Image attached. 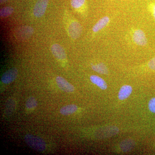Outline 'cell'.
I'll return each mask as SVG.
<instances>
[{"mask_svg": "<svg viewBox=\"0 0 155 155\" xmlns=\"http://www.w3.org/2000/svg\"><path fill=\"white\" fill-rule=\"evenodd\" d=\"M85 0H72L71 2V5L75 9L81 8L85 3Z\"/></svg>", "mask_w": 155, "mask_h": 155, "instance_id": "18", "label": "cell"}, {"mask_svg": "<svg viewBox=\"0 0 155 155\" xmlns=\"http://www.w3.org/2000/svg\"><path fill=\"white\" fill-rule=\"evenodd\" d=\"M111 19L108 16H105L100 19L96 22L92 28V31L94 33H97L106 28L110 22Z\"/></svg>", "mask_w": 155, "mask_h": 155, "instance_id": "9", "label": "cell"}, {"mask_svg": "<svg viewBox=\"0 0 155 155\" xmlns=\"http://www.w3.org/2000/svg\"><path fill=\"white\" fill-rule=\"evenodd\" d=\"M49 0H38L34 8L33 13L37 17H41L44 14L47 8Z\"/></svg>", "mask_w": 155, "mask_h": 155, "instance_id": "5", "label": "cell"}, {"mask_svg": "<svg viewBox=\"0 0 155 155\" xmlns=\"http://www.w3.org/2000/svg\"><path fill=\"white\" fill-rule=\"evenodd\" d=\"M14 12V9L11 7H6L1 9L0 15L2 17H8Z\"/></svg>", "mask_w": 155, "mask_h": 155, "instance_id": "17", "label": "cell"}, {"mask_svg": "<svg viewBox=\"0 0 155 155\" xmlns=\"http://www.w3.org/2000/svg\"><path fill=\"white\" fill-rule=\"evenodd\" d=\"M8 1V0H0V1H1V3L5 2H6V1Z\"/></svg>", "mask_w": 155, "mask_h": 155, "instance_id": "22", "label": "cell"}, {"mask_svg": "<svg viewBox=\"0 0 155 155\" xmlns=\"http://www.w3.org/2000/svg\"><path fill=\"white\" fill-rule=\"evenodd\" d=\"M52 53L57 59L59 60H63L66 59V54L64 49L60 45L55 44L52 46Z\"/></svg>", "mask_w": 155, "mask_h": 155, "instance_id": "10", "label": "cell"}, {"mask_svg": "<svg viewBox=\"0 0 155 155\" xmlns=\"http://www.w3.org/2000/svg\"><path fill=\"white\" fill-rule=\"evenodd\" d=\"M78 110L77 106L74 104L68 105L63 107L61 110L60 113L64 116H68L75 113Z\"/></svg>", "mask_w": 155, "mask_h": 155, "instance_id": "14", "label": "cell"}, {"mask_svg": "<svg viewBox=\"0 0 155 155\" xmlns=\"http://www.w3.org/2000/svg\"><path fill=\"white\" fill-rule=\"evenodd\" d=\"M148 107L150 110L155 114V98H153L150 100L148 104Z\"/></svg>", "mask_w": 155, "mask_h": 155, "instance_id": "19", "label": "cell"}, {"mask_svg": "<svg viewBox=\"0 0 155 155\" xmlns=\"http://www.w3.org/2000/svg\"><path fill=\"white\" fill-rule=\"evenodd\" d=\"M37 104V102L35 97H31L27 100L26 104H25V106L27 109H29V110H32L36 107Z\"/></svg>", "mask_w": 155, "mask_h": 155, "instance_id": "16", "label": "cell"}, {"mask_svg": "<svg viewBox=\"0 0 155 155\" xmlns=\"http://www.w3.org/2000/svg\"><path fill=\"white\" fill-rule=\"evenodd\" d=\"M90 80L93 83L96 84L101 89L105 90L107 87L105 81L99 76L95 75H91L90 77Z\"/></svg>", "mask_w": 155, "mask_h": 155, "instance_id": "13", "label": "cell"}, {"mask_svg": "<svg viewBox=\"0 0 155 155\" xmlns=\"http://www.w3.org/2000/svg\"><path fill=\"white\" fill-rule=\"evenodd\" d=\"M18 70L15 68L9 69L3 74L2 77V81L3 83L8 84L13 82L17 78Z\"/></svg>", "mask_w": 155, "mask_h": 155, "instance_id": "7", "label": "cell"}, {"mask_svg": "<svg viewBox=\"0 0 155 155\" xmlns=\"http://www.w3.org/2000/svg\"><path fill=\"white\" fill-rule=\"evenodd\" d=\"M132 88L130 85H125L120 89L119 93V98L120 100H124L127 98L131 94Z\"/></svg>", "mask_w": 155, "mask_h": 155, "instance_id": "12", "label": "cell"}, {"mask_svg": "<svg viewBox=\"0 0 155 155\" xmlns=\"http://www.w3.org/2000/svg\"><path fill=\"white\" fill-rule=\"evenodd\" d=\"M56 82L58 87L63 91L67 93H71L74 91L75 88L71 84L69 83L64 78L58 76L56 78Z\"/></svg>", "mask_w": 155, "mask_h": 155, "instance_id": "6", "label": "cell"}, {"mask_svg": "<svg viewBox=\"0 0 155 155\" xmlns=\"http://www.w3.org/2000/svg\"><path fill=\"white\" fill-rule=\"evenodd\" d=\"M25 140L28 146L38 151H44L46 148L44 140L32 134H26L25 137Z\"/></svg>", "mask_w": 155, "mask_h": 155, "instance_id": "1", "label": "cell"}, {"mask_svg": "<svg viewBox=\"0 0 155 155\" xmlns=\"http://www.w3.org/2000/svg\"><path fill=\"white\" fill-rule=\"evenodd\" d=\"M33 29L30 26H25L20 28L16 32V35L20 39L29 38L33 33Z\"/></svg>", "mask_w": 155, "mask_h": 155, "instance_id": "8", "label": "cell"}, {"mask_svg": "<svg viewBox=\"0 0 155 155\" xmlns=\"http://www.w3.org/2000/svg\"><path fill=\"white\" fill-rule=\"evenodd\" d=\"M150 11L151 12L152 15L155 20V4L152 5L151 7Z\"/></svg>", "mask_w": 155, "mask_h": 155, "instance_id": "21", "label": "cell"}, {"mask_svg": "<svg viewBox=\"0 0 155 155\" xmlns=\"http://www.w3.org/2000/svg\"><path fill=\"white\" fill-rule=\"evenodd\" d=\"M119 131V128L116 126H106L100 128L97 131V136L100 138H105L110 137L116 135Z\"/></svg>", "mask_w": 155, "mask_h": 155, "instance_id": "3", "label": "cell"}, {"mask_svg": "<svg viewBox=\"0 0 155 155\" xmlns=\"http://www.w3.org/2000/svg\"><path fill=\"white\" fill-rule=\"evenodd\" d=\"M135 146V142L133 140L127 139L122 140L120 144V148L123 152L129 151Z\"/></svg>", "mask_w": 155, "mask_h": 155, "instance_id": "11", "label": "cell"}, {"mask_svg": "<svg viewBox=\"0 0 155 155\" xmlns=\"http://www.w3.org/2000/svg\"><path fill=\"white\" fill-rule=\"evenodd\" d=\"M131 39L136 45L144 46L147 44V39L144 31L141 29L136 28L131 31Z\"/></svg>", "mask_w": 155, "mask_h": 155, "instance_id": "2", "label": "cell"}, {"mask_svg": "<svg viewBox=\"0 0 155 155\" xmlns=\"http://www.w3.org/2000/svg\"><path fill=\"white\" fill-rule=\"evenodd\" d=\"M82 31V26L77 21H74L71 22L68 28L69 36L75 39L81 36Z\"/></svg>", "mask_w": 155, "mask_h": 155, "instance_id": "4", "label": "cell"}, {"mask_svg": "<svg viewBox=\"0 0 155 155\" xmlns=\"http://www.w3.org/2000/svg\"><path fill=\"white\" fill-rule=\"evenodd\" d=\"M91 67L93 70L101 74L107 75L109 72L107 67L105 64L103 63H98L93 65Z\"/></svg>", "mask_w": 155, "mask_h": 155, "instance_id": "15", "label": "cell"}, {"mask_svg": "<svg viewBox=\"0 0 155 155\" xmlns=\"http://www.w3.org/2000/svg\"><path fill=\"white\" fill-rule=\"evenodd\" d=\"M147 66L150 70L155 71V57L149 61Z\"/></svg>", "mask_w": 155, "mask_h": 155, "instance_id": "20", "label": "cell"}]
</instances>
